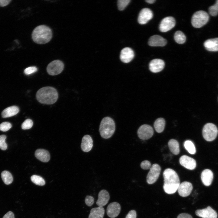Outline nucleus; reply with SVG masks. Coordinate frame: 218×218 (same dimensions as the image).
I'll list each match as a JSON object with an SVG mask.
<instances>
[{
    "label": "nucleus",
    "instance_id": "58836bf2",
    "mask_svg": "<svg viewBox=\"0 0 218 218\" xmlns=\"http://www.w3.org/2000/svg\"><path fill=\"white\" fill-rule=\"evenodd\" d=\"M94 197L90 196H87L85 199V202L88 206H91L94 203Z\"/></svg>",
    "mask_w": 218,
    "mask_h": 218
},
{
    "label": "nucleus",
    "instance_id": "423d86ee",
    "mask_svg": "<svg viewBox=\"0 0 218 218\" xmlns=\"http://www.w3.org/2000/svg\"><path fill=\"white\" fill-rule=\"evenodd\" d=\"M218 132L217 128L213 124L208 123L203 127L202 131L203 136L206 141H211L217 137Z\"/></svg>",
    "mask_w": 218,
    "mask_h": 218
},
{
    "label": "nucleus",
    "instance_id": "412c9836",
    "mask_svg": "<svg viewBox=\"0 0 218 218\" xmlns=\"http://www.w3.org/2000/svg\"><path fill=\"white\" fill-rule=\"evenodd\" d=\"M93 140L91 137L88 135L84 136L82 139L81 148L83 151L88 152L92 149L93 144Z\"/></svg>",
    "mask_w": 218,
    "mask_h": 218
},
{
    "label": "nucleus",
    "instance_id": "79ce46f5",
    "mask_svg": "<svg viewBox=\"0 0 218 218\" xmlns=\"http://www.w3.org/2000/svg\"><path fill=\"white\" fill-rule=\"evenodd\" d=\"M11 1V0H0V6L4 7L8 5Z\"/></svg>",
    "mask_w": 218,
    "mask_h": 218
},
{
    "label": "nucleus",
    "instance_id": "9d476101",
    "mask_svg": "<svg viewBox=\"0 0 218 218\" xmlns=\"http://www.w3.org/2000/svg\"><path fill=\"white\" fill-rule=\"evenodd\" d=\"M175 24V20L173 17H167L161 21L159 26L160 30L162 32H167L173 28Z\"/></svg>",
    "mask_w": 218,
    "mask_h": 218
},
{
    "label": "nucleus",
    "instance_id": "1a4fd4ad",
    "mask_svg": "<svg viewBox=\"0 0 218 218\" xmlns=\"http://www.w3.org/2000/svg\"><path fill=\"white\" fill-rule=\"evenodd\" d=\"M139 138L142 140H146L150 138L154 134L152 127L147 124H143L138 128L137 131Z\"/></svg>",
    "mask_w": 218,
    "mask_h": 218
},
{
    "label": "nucleus",
    "instance_id": "39448f33",
    "mask_svg": "<svg viewBox=\"0 0 218 218\" xmlns=\"http://www.w3.org/2000/svg\"><path fill=\"white\" fill-rule=\"evenodd\" d=\"M209 19L208 13L203 11L196 12L193 15L191 18V24L194 28H198L206 24Z\"/></svg>",
    "mask_w": 218,
    "mask_h": 218
},
{
    "label": "nucleus",
    "instance_id": "6e6552de",
    "mask_svg": "<svg viewBox=\"0 0 218 218\" xmlns=\"http://www.w3.org/2000/svg\"><path fill=\"white\" fill-rule=\"evenodd\" d=\"M161 168L157 164H154L151 167L147 177V181L149 184L154 183L160 174Z\"/></svg>",
    "mask_w": 218,
    "mask_h": 218
},
{
    "label": "nucleus",
    "instance_id": "b1692460",
    "mask_svg": "<svg viewBox=\"0 0 218 218\" xmlns=\"http://www.w3.org/2000/svg\"><path fill=\"white\" fill-rule=\"evenodd\" d=\"M19 112V108L16 106L8 107L4 109L2 112L3 118H7L14 116Z\"/></svg>",
    "mask_w": 218,
    "mask_h": 218
},
{
    "label": "nucleus",
    "instance_id": "dca6fc26",
    "mask_svg": "<svg viewBox=\"0 0 218 218\" xmlns=\"http://www.w3.org/2000/svg\"><path fill=\"white\" fill-rule=\"evenodd\" d=\"M165 63L160 59H155L152 60L149 64L150 71L153 73H157L161 71L164 68Z\"/></svg>",
    "mask_w": 218,
    "mask_h": 218
},
{
    "label": "nucleus",
    "instance_id": "ea45409f",
    "mask_svg": "<svg viewBox=\"0 0 218 218\" xmlns=\"http://www.w3.org/2000/svg\"><path fill=\"white\" fill-rule=\"evenodd\" d=\"M136 212L135 210L130 211L126 215L125 218H136Z\"/></svg>",
    "mask_w": 218,
    "mask_h": 218
},
{
    "label": "nucleus",
    "instance_id": "e433bc0d",
    "mask_svg": "<svg viewBox=\"0 0 218 218\" xmlns=\"http://www.w3.org/2000/svg\"><path fill=\"white\" fill-rule=\"evenodd\" d=\"M37 71V68L35 66H31L26 68L24 71L26 75H29L36 72Z\"/></svg>",
    "mask_w": 218,
    "mask_h": 218
},
{
    "label": "nucleus",
    "instance_id": "2f4dec72",
    "mask_svg": "<svg viewBox=\"0 0 218 218\" xmlns=\"http://www.w3.org/2000/svg\"><path fill=\"white\" fill-rule=\"evenodd\" d=\"M210 14L212 16H216L218 14V0L216 1L214 5L210 6L209 8Z\"/></svg>",
    "mask_w": 218,
    "mask_h": 218
},
{
    "label": "nucleus",
    "instance_id": "c9c22d12",
    "mask_svg": "<svg viewBox=\"0 0 218 218\" xmlns=\"http://www.w3.org/2000/svg\"><path fill=\"white\" fill-rule=\"evenodd\" d=\"M12 127L11 124L8 122H4L0 124V130L5 132L9 130Z\"/></svg>",
    "mask_w": 218,
    "mask_h": 218
},
{
    "label": "nucleus",
    "instance_id": "f8f14e48",
    "mask_svg": "<svg viewBox=\"0 0 218 218\" xmlns=\"http://www.w3.org/2000/svg\"><path fill=\"white\" fill-rule=\"evenodd\" d=\"M196 214L202 218H217V214L216 211L210 206L201 210H197L195 212Z\"/></svg>",
    "mask_w": 218,
    "mask_h": 218
},
{
    "label": "nucleus",
    "instance_id": "f257e3e1",
    "mask_svg": "<svg viewBox=\"0 0 218 218\" xmlns=\"http://www.w3.org/2000/svg\"><path fill=\"white\" fill-rule=\"evenodd\" d=\"M163 176L164 182L163 189L165 192L168 194L174 193L180 184L177 173L173 170L167 168L164 171Z\"/></svg>",
    "mask_w": 218,
    "mask_h": 218
},
{
    "label": "nucleus",
    "instance_id": "7c9ffc66",
    "mask_svg": "<svg viewBox=\"0 0 218 218\" xmlns=\"http://www.w3.org/2000/svg\"><path fill=\"white\" fill-rule=\"evenodd\" d=\"M31 181L35 184L39 186H43L45 184V181L41 177L37 175H33L31 177Z\"/></svg>",
    "mask_w": 218,
    "mask_h": 218
},
{
    "label": "nucleus",
    "instance_id": "72a5a7b5",
    "mask_svg": "<svg viewBox=\"0 0 218 218\" xmlns=\"http://www.w3.org/2000/svg\"><path fill=\"white\" fill-rule=\"evenodd\" d=\"M130 0H119L117 1V6L119 10H124L129 3Z\"/></svg>",
    "mask_w": 218,
    "mask_h": 218
},
{
    "label": "nucleus",
    "instance_id": "a211bd4d",
    "mask_svg": "<svg viewBox=\"0 0 218 218\" xmlns=\"http://www.w3.org/2000/svg\"><path fill=\"white\" fill-rule=\"evenodd\" d=\"M167 43V40L158 35L151 36L149 39L148 42L149 45L153 47H163L165 46Z\"/></svg>",
    "mask_w": 218,
    "mask_h": 218
},
{
    "label": "nucleus",
    "instance_id": "393cba45",
    "mask_svg": "<svg viewBox=\"0 0 218 218\" xmlns=\"http://www.w3.org/2000/svg\"><path fill=\"white\" fill-rule=\"evenodd\" d=\"M104 210L102 207L99 206L92 208L88 216V218H103Z\"/></svg>",
    "mask_w": 218,
    "mask_h": 218
},
{
    "label": "nucleus",
    "instance_id": "4c0bfd02",
    "mask_svg": "<svg viewBox=\"0 0 218 218\" xmlns=\"http://www.w3.org/2000/svg\"><path fill=\"white\" fill-rule=\"evenodd\" d=\"M151 167V164L150 162L147 160L142 161L140 164L141 167L144 170L150 169Z\"/></svg>",
    "mask_w": 218,
    "mask_h": 218
},
{
    "label": "nucleus",
    "instance_id": "20e7f679",
    "mask_svg": "<svg viewBox=\"0 0 218 218\" xmlns=\"http://www.w3.org/2000/svg\"><path fill=\"white\" fill-rule=\"evenodd\" d=\"M115 130V125L111 117H106L101 120L99 126V132L101 136L104 139L112 137Z\"/></svg>",
    "mask_w": 218,
    "mask_h": 218
},
{
    "label": "nucleus",
    "instance_id": "c756f323",
    "mask_svg": "<svg viewBox=\"0 0 218 218\" xmlns=\"http://www.w3.org/2000/svg\"><path fill=\"white\" fill-rule=\"evenodd\" d=\"M184 145L185 148L190 154H194L196 153L195 147L192 141L190 140L185 141Z\"/></svg>",
    "mask_w": 218,
    "mask_h": 218
},
{
    "label": "nucleus",
    "instance_id": "ddd939ff",
    "mask_svg": "<svg viewBox=\"0 0 218 218\" xmlns=\"http://www.w3.org/2000/svg\"><path fill=\"white\" fill-rule=\"evenodd\" d=\"M193 188L192 185L191 183L185 181L180 184L177 191L180 196L182 197H186L190 194Z\"/></svg>",
    "mask_w": 218,
    "mask_h": 218
},
{
    "label": "nucleus",
    "instance_id": "4468645a",
    "mask_svg": "<svg viewBox=\"0 0 218 218\" xmlns=\"http://www.w3.org/2000/svg\"><path fill=\"white\" fill-rule=\"evenodd\" d=\"M180 164L186 168L193 170L196 166V162L193 158L186 155L182 156L180 158Z\"/></svg>",
    "mask_w": 218,
    "mask_h": 218
},
{
    "label": "nucleus",
    "instance_id": "bb28decb",
    "mask_svg": "<svg viewBox=\"0 0 218 218\" xmlns=\"http://www.w3.org/2000/svg\"><path fill=\"white\" fill-rule=\"evenodd\" d=\"M165 121L162 118L157 119L154 122V127L156 131L158 133L162 132L164 129Z\"/></svg>",
    "mask_w": 218,
    "mask_h": 218
},
{
    "label": "nucleus",
    "instance_id": "5701e85b",
    "mask_svg": "<svg viewBox=\"0 0 218 218\" xmlns=\"http://www.w3.org/2000/svg\"><path fill=\"white\" fill-rule=\"evenodd\" d=\"M35 155L37 159L44 162H48L50 158V154L48 151L43 149H38L35 153Z\"/></svg>",
    "mask_w": 218,
    "mask_h": 218
},
{
    "label": "nucleus",
    "instance_id": "c85d7f7f",
    "mask_svg": "<svg viewBox=\"0 0 218 218\" xmlns=\"http://www.w3.org/2000/svg\"><path fill=\"white\" fill-rule=\"evenodd\" d=\"M175 41L178 44H183L186 40V37L184 34L180 31H176L174 35Z\"/></svg>",
    "mask_w": 218,
    "mask_h": 218
},
{
    "label": "nucleus",
    "instance_id": "aec40b11",
    "mask_svg": "<svg viewBox=\"0 0 218 218\" xmlns=\"http://www.w3.org/2000/svg\"><path fill=\"white\" fill-rule=\"evenodd\" d=\"M201 178L204 185L206 186H209L211 184L213 180V173L210 170L205 169L202 172Z\"/></svg>",
    "mask_w": 218,
    "mask_h": 218
},
{
    "label": "nucleus",
    "instance_id": "6ab92c4d",
    "mask_svg": "<svg viewBox=\"0 0 218 218\" xmlns=\"http://www.w3.org/2000/svg\"><path fill=\"white\" fill-rule=\"evenodd\" d=\"M110 199L109 193L105 190H102L99 193L98 199L96 203L99 206L102 207L108 203Z\"/></svg>",
    "mask_w": 218,
    "mask_h": 218
},
{
    "label": "nucleus",
    "instance_id": "0eeeda50",
    "mask_svg": "<svg viewBox=\"0 0 218 218\" xmlns=\"http://www.w3.org/2000/svg\"><path fill=\"white\" fill-rule=\"evenodd\" d=\"M64 68L63 62L60 60H57L52 61L48 65L47 71L49 74L55 75L61 73Z\"/></svg>",
    "mask_w": 218,
    "mask_h": 218
},
{
    "label": "nucleus",
    "instance_id": "4be33fe9",
    "mask_svg": "<svg viewBox=\"0 0 218 218\" xmlns=\"http://www.w3.org/2000/svg\"><path fill=\"white\" fill-rule=\"evenodd\" d=\"M203 45L206 49L208 51H218V38L207 39L204 42Z\"/></svg>",
    "mask_w": 218,
    "mask_h": 218
},
{
    "label": "nucleus",
    "instance_id": "7ed1b4c3",
    "mask_svg": "<svg viewBox=\"0 0 218 218\" xmlns=\"http://www.w3.org/2000/svg\"><path fill=\"white\" fill-rule=\"evenodd\" d=\"M52 33L48 27L41 25L36 27L33 31L31 37L33 41L39 44H44L48 42L52 38Z\"/></svg>",
    "mask_w": 218,
    "mask_h": 218
},
{
    "label": "nucleus",
    "instance_id": "c03bdc74",
    "mask_svg": "<svg viewBox=\"0 0 218 218\" xmlns=\"http://www.w3.org/2000/svg\"><path fill=\"white\" fill-rule=\"evenodd\" d=\"M145 1L148 3L153 4L156 1L155 0H145Z\"/></svg>",
    "mask_w": 218,
    "mask_h": 218
},
{
    "label": "nucleus",
    "instance_id": "f704fd0d",
    "mask_svg": "<svg viewBox=\"0 0 218 218\" xmlns=\"http://www.w3.org/2000/svg\"><path fill=\"white\" fill-rule=\"evenodd\" d=\"M6 136L5 135H0V148L4 150L7 149V145L5 142Z\"/></svg>",
    "mask_w": 218,
    "mask_h": 218
},
{
    "label": "nucleus",
    "instance_id": "f3484780",
    "mask_svg": "<svg viewBox=\"0 0 218 218\" xmlns=\"http://www.w3.org/2000/svg\"><path fill=\"white\" fill-rule=\"evenodd\" d=\"M134 56L133 51L130 48L126 47L124 48L121 51L120 58L123 62L128 63L133 59Z\"/></svg>",
    "mask_w": 218,
    "mask_h": 218
},
{
    "label": "nucleus",
    "instance_id": "cd10ccee",
    "mask_svg": "<svg viewBox=\"0 0 218 218\" xmlns=\"http://www.w3.org/2000/svg\"><path fill=\"white\" fill-rule=\"evenodd\" d=\"M1 177L4 183L6 185L11 184L13 181V177L11 173L7 170L2 171Z\"/></svg>",
    "mask_w": 218,
    "mask_h": 218
},
{
    "label": "nucleus",
    "instance_id": "a19ab883",
    "mask_svg": "<svg viewBox=\"0 0 218 218\" xmlns=\"http://www.w3.org/2000/svg\"><path fill=\"white\" fill-rule=\"evenodd\" d=\"M177 218H193L192 216L188 213H182L180 214Z\"/></svg>",
    "mask_w": 218,
    "mask_h": 218
},
{
    "label": "nucleus",
    "instance_id": "37998d69",
    "mask_svg": "<svg viewBox=\"0 0 218 218\" xmlns=\"http://www.w3.org/2000/svg\"><path fill=\"white\" fill-rule=\"evenodd\" d=\"M2 218H15L14 215L12 212L9 211L5 214Z\"/></svg>",
    "mask_w": 218,
    "mask_h": 218
},
{
    "label": "nucleus",
    "instance_id": "a878e982",
    "mask_svg": "<svg viewBox=\"0 0 218 218\" xmlns=\"http://www.w3.org/2000/svg\"><path fill=\"white\" fill-rule=\"evenodd\" d=\"M168 145L170 151L174 155H177L180 152L179 145L178 142L174 139H171L168 142Z\"/></svg>",
    "mask_w": 218,
    "mask_h": 218
},
{
    "label": "nucleus",
    "instance_id": "f03ea898",
    "mask_svg": "<svg viewBox=\"0 0 218 218\" xmlns=\"http://www.w3.org/2000/svg\"><path fill=\"white\" fill-rule=\"evenodd\" d=\"M37 101L40 103L51 104L55 103L58 98L56 90L51 87H45L39 89L36 95Z\"/></svg>",
    "mask_w": 218,
    "mask_h": 218
},
{
    "label": "nucleus",
    "instance_id": "2eb2a0df",
    "mask_svg": "<svg viewBox=\"0 0 218 218\" xmlns=\"http://www.w3.org/2000/svg\"><path fill=\"white\" fill-rule=\"evenodd\" d=\"M121 210V206L118 203L113 202L110 203L107 208V213L111 218L116 217L119 214Z\"/></svg>",
    "mask_w": 218,
    "mask_h": 218
},
{
    "label": "nucleus",
    "instance_id": "473e14b6",
    "mask_svg": "<svg viewBox=\"0 0 218 218\" xmlns=\"http://www.w3.org/2000/svg\"><path fill=\"white\" fill-rule=\"evenodd\" d=\"M33 125V122L32 120L29 119L25 120L22 124L21 127L23 130H27L30 129Z\"/></svg>",
    "mask_w": 218,
    "mask_h": 218
},
{
    "label": "nucleus",
    "instance_id": "9b49d317",
    "mask_svg": "<svg viewBox=\"0 0 218 218\" xmlns=\"http://www.w3.org/2000/svg\"><path fill=\"white\" fill-rule=\"evenodd\" d=\"M153 17L152 11L148 8H144L140 12L138 18V23L141 25L146 24Z\"/></svg>",
    "mask_w": 218,
    "mask_h": 218
}]
</instances>
